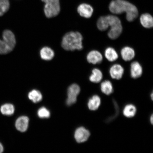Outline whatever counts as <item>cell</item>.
I'll list each match as a JSON object with an SVG mask.
<instances>
[{
  "instance_id": "6da1fadb",
  "label": "cell",
  "mask_w": 153,
  "mask_h": 153,
  "mask_svg": "<svg viewBox=\"0 0 153 153\" xmlns=\"http://www.w3.org/2000/svg\"><path fill=\"white\" fill-rule=\"evenodd\" d=\"M109 9L113 14H120L126 13V18L129 22L137 18L138 11L135 6L125 0H113L111 2Z\"/></svg>"
},
{
  "instance_id": "7a4b0ae2",
  "label": "cell",
  "mask_w": 153,
  "mask_h": 153,
  "mask_svg": "<svg viewBox=\"0 0 153 153\" xmlns=\"http://www.w3.org/2000/svg\"><path fill=\"white\" fill-rule=\"evenodd\" d=\"M83 37L78 32H70L65 34L62 43L63 48L67 51L81 50L83 48Z\"/></svg>"
},
{
  "instance_id": "3957f363",
  "label": "cell",
  "mask_w": 153,
  "mask_h": 153,
  "mask_svg": "<svg viewBox=\"0 0 153 153\" xmlns=\"http://www.w3.org/2000/svg\"><path fill=\"white\" fill-rule=\"evenodd\" d=\"M45 3L44 12L48 18H51L58 15L60 7L59 0H42Z\"/></svg>"
},
{
  "instance_id": "277c9868",
  "label": "cell",
  "mask_w": 153,
  "mask_h": 153,
  "mask_svg": "<svg viewBox=\"0 0 153 153\" xmlns=\"http://www.w3.org/2000/svg\"><path fill=\"white\" fill-rule=\"evenodd\" d=\"M80 88L79 86L76 84H72L68 87V97L66 100V104L70 106L76 102L77 97L79 94Z\"/></svg>"
},
{
  "instance_id": "5b68a950",
  "label": "cell",
  "mask_w": 153,
  "mask_h": 153,
  "mask_svg": "<svg viewBox=\"0 0 153 153\" xmlns=\"http://www.w3.org/2000/svg\"><path fill=\"white\" fill-rule=\"evenodd\" d=\"M74 138L78 143H83L87 141L90 136V133L83 127H80L76 130Z\"/></svg>"
},
{
  "instance_id": "8992f818",
  "label": "cell",
  "mask_w": 153,
  "mask_h": 153,
  "mask_svg": "<svg viewBox=\"0 0 153 153\" xmlns=\"http://www.w3.org/2000/svg\"><path fill=\"white\" fill-rule=\"evenodd\" d=\"M77 11L80 16L86 18H89L93 14V9L91 5L83 3L78 7Z\"/></svg>"
},
{
  "instance_id": "52a82bcc",
  "label": "cell",
  "mask_w": 153,
  "mask_h": 153,
  "mask_svg": "<svg viewBox=\"0 0 153 153\" xmlns=\"http://www.w3.org/2000/svg\"><path fill=\"white\" fill-rule=\"evenodd\" d=\"M3 38L4 41L13 50L16 43V39L14 33L10 30H6L3 32Z\"/></svg>"
},
{
  "instance_id": "ba28073f",
  "label": "cell",
  "mask_w": 153,
  "mask_h": 153,
  "mask_svg": "<svg viewBox=\"0 0 153 153\" xmlns=\"http://www.w3.org/2000/svg\"><path fill=\"white\" fill-rule=\"evenodd\" d=\"M87 59L88 62L91 64H100L102 61L103 57L100 52L97 51H91L88 53Z\"/></svg>"
},
{
  "instance_id": "9c48e42d",
  "label": "cell",
  "mask_w": 153,
  "mask_h": 153,
  "mask_svg": "<svg viewBox=\"0 0 153 153\" xmlns=\"http://www.w3.org/2000/svg\"><path fill=\"white\" fill-rule=\"evenodd\" d=\"M124 72V68L120 65H114L110 68V74L113 79H120L122 77Z\"/></svg>"
},
{
  "instance_id": "30bf717a",
  "label": "cell",
  "mask_w": 153,
  "mask_h": 153,
  "mask_svg": "<svg viewBox=\"0 0 153 153\" xmlns=\"http://www.w3.org/2000/svg\"><path fill=\"white\" fill-rule=\"evenodd\" d=\"M28 123L29 118L27 117L22 116L16 120L15 122V127L19 131L23 132L27 130Z\"/></svg>"
},
{
  "instance_id": "8fae6325",
  "label": "cell",
  "mask_w": 153,
  "mask_h": 153,
  "mask_svg": "<svg viewBox=\"0 0 153 153\" xmlns=\"http://www.w3.org/2000/svg\"><path fill=\"white\" fill-rule=\"evenodd\" d=\"M111 28L108 33V37L112 39H115L119 37L122 31L121 23L117 24L110 26Z\"/></svg>"
},
{
  "instance_id": "7c38bea8",
  "label": "cell",
  "mask_w": 153,
  "mask_h": 153,
  "mask_svg": "<svg viewBox=\"0 0 153 153\" xmlns=\"http://www.w3.org/2000/svg\"><path fill=\"white\" fill-rule=\"evenodd\" d=\"M143 68L140 64L137 62H133L131 65V77L134 79L138 78L142 75Z\"/></svg>"
},
{
  "instance_id": "4fadbf2b",
  "label": "cell",
  "mask_w": 153,
  "mask_h": 153,
  "mask_svg": "<svg viewBox=\"0 0 153 153\" xmlns=\"http://www.w3.org/2000/svg\"><path fill=\"white\" fill-rule=\"evenodd\" d=\"M122 59L125 61H131L135 56L134 51L132 48L126 47L123 48L120 52Z\"/></svg>"
},
{
  "instance_id": "5bb4252c",
  "label": "cell",
  "mask_w": 153,
  "mask_h": 153,
  "mask_svg": "<svg viewBox=\"0 0 153 153\" xmlns=\"http://www.w3.org/2000/svg\"><path fill=\"white\" fill-rule=\"evenodd\" d=\"M140 22L141 25L145 28H150L153 26V17L148 13H145L141 15Z\"/></svg>"
},
{
  "instance_id": "9a60e30c",
  "label": "cell",
  "mask_w": 153,
  "mask_h": 153,
  "mask_svg": "<svg viewBox=\"0 0 153 153\" xmlns=\"http://www.w3.org/2000/svg\"><path fill=\"white\" fill-rule=\"evenodd\" d=\"M40 56L44 60H51L54 57V53L51 48L45 47L42 48L40 51Z\"/></svg>"
},
{
  "instance_id": "2e32d148",
  "label": "cell",
  "mask_w": 153,
  "mask_h": 153,
  "mask_svg": "<svg viewBox=\"0 0 153 153\" xmlns=\"http://www.w3.org/2000/svg\"><path fill=\"white\" fill-rule=\"evenodd\" d=\"M101 104V99L98 96H93L90 99L88 102V106L90 110H96L99 108Z\"/></svg>"
},
{
  "instance_id": "e0dca14e",
  "label": "cell",
  "mask_w": 153,
  "mask_h": 153,
  "mask_svg": "<svg viewBox=\"0 0 153 153\" xmlns=\"http://www.w3.org/2000/svg\"><path fill=\"white\" fill-rule=\"evenodd\" d=\"M105 55L108 60L111 62L116 61L118 57L116 51L113 48L111 47H108L105 50Z\"/></svg>"
},
{
  "instance_id": "ac0fdd59",
  "label": "cell",
  "mask_w": 153,
  "mask_h": 153,
  "mask_svg": "<svg viewBox=\"0 0 153 153\" xmlns=\"http://www.w3.org/2000/svg\"><path fill=\"white\" fill-rule=\"evenodd\" d=\"M92 74L89 77V80L94 83H98L102 78V74L100 70L97 68L93 69Z\"/></svg>"
},
{
  "instance_id": "d6986e66",
  "label": "cell",
  "mask_w": 153,
  "mask_h": 153,
  "mask_svg": "<svg viewBox=\"0 0 153 153\" xmlns=\"http://www.w3.org/2000/svg\"><path fill=\"white\" fill-rule=\"evenodd\" d=\"M97 26L101 31H105L108 29L109 26L107 16L100 17L97 21Z\"/></svg>"
},
{
  "instance_id": "ffe728a7",
  "label": "cell",
  "mask_w": 153,
  "mask_h": 153,
  "mask_svg": "<svg viewBox=\"0 0 153 153\" xmlns=\"http://www.w3.org/2000/svg\"><path fill=\"white\" fill-rule=\"evenodd\" d=\"M101 89L102 92L106 95H110L113 92L112 84L108 81H105L101 83Z\"/></svg>"
},
{
  "instance_id": "44dd1931",
  "label": "cell",
  "mask_w": 153,
  "mask_h": 153,
  "mask_svg": "<svg viewBox=\"0 0 153 153\" xmlns=\"http://www.w3.org/2000/svg\"><path fill=\"white\" fill-rule=\"evenodd\" d=\"M137 112V109L133 105H127L124 108L123 111L124 115L128 118L133 117Z\"/></svg>"
},
{
  "instance_id": "7402d4cb",
  "label": "cell",
  "mask_w": 153,
  "mask_h": 153,
  "mask_svg": "<svg viewBox=\"0 0 153 153\" xmlns=\"http://www.w3.org/2000/svg\"><path fill=\"white\" fill-rule=\"evenodd\" d=\"M28 98L34 103H37L42 99L43 97L39 91L33 90L28 94Z\"/></svg>"
},
{
  "instance_id": "603a6c76",
  "label": "cell",
  "mask_w": 153,
  "mask_h": 153,
  "mask_svg": "<svg viewBox=\"0 0 153 153\" xmlns=\"http://www.w3.org/2000/svg\"><path fill=\"white\" fill-rule=\"evenodd\" d=\"M1 111L2 114L6 116H11L14 114L15 108L12 104H6L3 105L1 108Z\"/></svg>"
},
{
  "instance_id": "cb8c5ba5",
  "label": "cell",
  "mask_w": 153,
  "mask_h": 153,
  "mask_svg": "<svg viewBox=\"0 0 153 153\" xmlns=\"http://www.w3.org/2000/svg\"><path fill=\"white\" fill-rule=\"evenodd\" d=\"M9 0H0V16H2L9 10Z\"/></svg>"
},
{
  "instance_id": "d4e9b609",
  "label": "cell",
  "mask_w": 153,
  "mask_h": 153,
  "mask_svg": "<svg viewBox=\"0 0 153 153\" xmlns=\"http://www.w3.org/2000/svg\"><path fill=\"white\" fill-rule=\"evenodd\" d=\"M12 51L3 40L0 39V54H7Z\"/></svg>"
},
{
  "instance_id": "484cf974",
  "label": "cell",
  "mask_w": 153,
  "mask_h": 153,
  "mask_svg": "<svg viewBox=\"0 0 153 153\" xmlns=\"http://www.w3.org/2000/svg\"><path fill=\"white\" fill-rule=\"evenodd\" d=\"M37 114L38 117L40 118H48L51 115L49 111L45 107H42L38 110Z\"/></svg>"
},
{
  "instance_id": "4316f807",
  "label": "cell",
  "mask_w": 153,
  "mask_h": 153,
  "mask_svg": "<svg viewBox=\"0 0 153 153\" xmlns=\"http://www.w3.org/2000/svg\"><path fill=\"white\" fill-rule=\"evenodd\" d=\"M4 150V148L3 145L0 143V153L3 152Z\"/></svg>"
},
{
  "instance_id": "83f0119b",
  "label": "cell",
  "mask_w": 153,
  "mask_h": 153,
  "mask_svg": "<svg viewBox=\"0 0 153 153\" xmlns=\"http://www.w3.org/2000/svg\"><path fill=\"white\" fill-rule=\"evenodd\" d=\"M153 115H152V116H151L150 117V122L151 123H152V124H153Z\"/></svg>"
},
{
  "instance_id": "f1b7e54d",
  "label": "cell",
  "mask_w": 153,
  "mask_h": 153,
  "mask_svg": "<svg viewBox=\"0 0 153 153\" xmlns=\"http://www.w3.org/2000/svg\"><path fill=\"white\" fill-rule=\"evenodd\" d=\"M153 93H152V95H151V97H152V100H153Z\"/></svg>"
}]
</instances>
